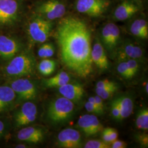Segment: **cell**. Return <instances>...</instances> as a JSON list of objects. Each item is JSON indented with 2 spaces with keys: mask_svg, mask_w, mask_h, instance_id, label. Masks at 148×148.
<instances>
[{
  "mask_svg": "<svg viewBox=\"0 0 148 148\" xmlns=\"http://www.w3.org/2000/svg\"><path fill=\"white\" fill-rule=\"evenodd\" d=\"M136 125L138 129L147 131L148 130V108H144L138 113L136 120Z\"/></svg>",
  "mask_w": 148,
  "mask_h": 148,
  "instance_id": "24",
  "label": "cell"
},
{
  "mask_svg": "<svg viewBox=\"0 0 148 148\" xmlns=\"http://www.w3.org/2000/svg\"><path fill=\"white\" fill-rule=\"evenodd\" d=\"M37 115L36 106L30 101H27L21 106L15 116L16 125L18 127L27 126L35 121Z\"/></svg>",
  "mask_w": 148,
  "mask_h": 148,
  "instance_id": "12",
  "label": "cell"
},
{
  "mask_svg": "<svg viewBox=\"0 0 148 148\" xmlns=\"http://www.w3.org/2000/svg\"><path fill=\"white\" fill-rule=\"evenodd\" d=\"M56 68V62L49 59L42 60L38 66L39 72L43 76H48L53 74Z\"/></svg>",
  "mask_w": 148,
  "mask_h": 148,
  "instance_id": "23",
  "label": "cell"
},
{
  "mask_svg": "<svg viewBox=\"0 0 148 148\" xmlns=\"http://www.w3.org/2000/svg\"><path fill=\"white\" fill-rule=\"evenodd\" d=\"M115 56L119 62L126 61L130 59L139 60L143 59L144 52L140 46L127 40L117 48Z\"/></svg>",
  "mask_w": 148,
  "mask_h": 148,
  "instance_id": "11",
  "label": "cell"
},
{
  "mask_svg": "<svg viewBox=\"0 0 148 148\" xmlns=\"http://www.w3.org/2000/svg\"><path fill=\"white\" fill-rule=\"evenodd\" d=\"M120 108V121L130 116L133 110L134 104L132 99L128 95H123L118 97Z\"/></svg>",
  "mask_w": 148,
  "mask_h": 148,
  "instance_id": "21",
  "label": "cell"
},
{
  "mask_svg": "<svg viewBox=\"0 0 148 148\" xmlns=\"http://www.w3.org/2000/svg\"><path fill=\"white\" fill-rule=\"evenodd\" d=\"M85 148H111L110 144L106 143L103 140L92 139L88 140L84 146Z\"/></svg>",
  "mask_w": 148,
  "mask_h": 148,
  "instance_id": "27",
  "label": "cell"
},
{
  "mask_svg": "<svg viewBox=\"0 0 148 148\" xmlns=\"http://www.w3.org/2000/svg\"><path fill=\"white\" fill-rule=\"evenodd\" d=\"M74 103L62 97L52 101L48 106L47 117L54 123H63L68 121L74 112Z\"/></svg>",
  "mask_w": 148,
  "mask_h": 148,
  "instance_id": "4",
  "label": "cell"
},
{
  "mask_svg": "<svg viewBox=\"0 0 148 148\" xmlns=\"http://www.w3.org/2000/svg\"><path fill=\"white\" fill-rule=\"evenodd\" d=\"M118 89L117 85H115L106 88H95V92L97 95L99 96L101 99H107L112 97Z\"/></svg>",
  "mask_w": 148,
  "mask_h": 148,
  "instance_id": "25",
  "label": "cell"
},
{
  "mask_svg": "<svg viewBox=\"0 0 148 148\" xmlns=\"http://www.w3.org/2000/svg\"><path fill=\"white\" fill-rule=\"evenodd\" d=\"M16 98V93L11 86H0V112L8 109Z\"/></svg>",
  "mask_w": 148,
  "mask_h": 148,
  "instance_id": "19",
  "label": "cell"
},
{
  "mask_svg": "<svg viewBox=\"0 0 148 148\" xmlns=\"http://www.w3.org/2000/svg\"><path fill=\"white\" fill-rule=\"evenodd\" d=\"M62 63L81 77L93 71L91 57V32L84 21L68 16L59 21L55 32Z\"/></svg>",
  "mask_w": 148,
  "mask_h": 148,
  "instance_id": "1",
  "label": "cell"
},
{
  "mask_svg": "<svg viewBox=\"0 0 148 148\" xmlns=\"http://www.w3.org/2000/svg\"><path fill=\"white\" fill-rule=\"evenodd\" d=\"M55 52V47L52 43H47L46 58L52 57Z\"/></svg>",
  "mask_w": 148,
  "mask_h": 148,
  "instance_id": "37",
  "label": "cell"
},
{
  "mask_svg": "<svg viewBox=\"0 0 148 148\" xmlns=\"http://www.w3.org/2000/svg\"><path fill=\"white\" fill-rule=\"evenodd\" d=\"M116 85V84L109 79H106L98 81L96 84V88H103Z\"/></svg>",
  "mask_w": 148,
  "mask_h": 148,
  "instance_id": "30",
  "label": "cell"
},
{
  "mask_svg": "<svg viewBox=\"0 0 148 148\" xmlns=\"http://www.w3.org/2000/svg\"><path fill=\"white\" fill-rule=\"evenodd\" d=\"M77 125L87 136L97 134L103 131V126L94 115L86 114L79 117Z\"/></svg>",
  "mask_w": 148,
  "mask_h": 148,
  "instance_id": "14",
  "label": "cell"
},
{
  "mask_svg": "<svg viewBox=\"0 0 148 148\" xmlns=\"http://www.w3.org/2000/svg\"><path fill=\"white\" fill-rule=\"evenodd\" d=\"M21 14V4L17 0H0V25L14 24Z\"/></svg>",
  "mask_w": 148,
  "mask_h": 148,
  "instance_id": "6",
  "label": "cell"
},
{
  "mask_svg": "<svg viewBox=\"0 0 148 148\" xmlns=\"http://www.w3.org/2000/svg\"><path fill=\"white\" fill-rule=\"evenodd\" d=\"M35 14L53 21L61 18L66 12V7L58 0H46L38 2L35 7Z\"/></svg>",
  "mask_w": 148,
  "mask_h": 148,
  "instance_id": "5",
  "label": "cell"
},
{
  "mask_svg": "<svg viewBox=\"0 0 148 148\" xmlns=\"http://www.w3.org/2000/svg\"><path fill=\"white\" fill-rule=\"evenodd\" d=\"M139 11V6L132 1L125 0L117 6L114 11L113 17L119 21H125L130 19Z\"/></svg>",
  "mask_w": 148,
  "mask_h": 148,
  "instance_id": "15",
  "label": "cell"
},
{
  "mask_svg": "<svg viewBox=\"0 0 148 148\" xmlns=\"http://www.w3.org/2000/svg\"><path fill=\"white\" fill-rule=\"evenodd\" d=\"M102 132V139L106 143L110 144L111 143V141H110V137L109 135V133L108 131L107 128H106L105 129H103Z\"/></svg>",
  "mask_w": 148,
  "mask_h": 148,
  "instance_id": "38",
  "label": "cell"
},
{
  "mask_svg": "<svg viewBox=\"0 0 148 148\" xmlns=\"http://www.w3.org/2000/svg\"><path fill=\"white\" fill-rule=\"evenodd\" d=\"M107 130L109 133V135L111 143L114 142V140L117 139V138L119 136L118 132L116 130L113 128H110V127H107Z\"/></svg>",
  "mask_w": 148,
  "mask_h": 148,
  "instance_id": "34",
  "label": "cell"
},
{
  "mask_svg": "<svg viewBox=\"0 0 148 148\" xmlns=\"http://www.w3.org/2000/svg\"><path fill=\"white\" fill-rule=\"evenodd\" d=\"M53 27V21L35 14L32 16L27 27L30 39L33 42H45L52 32Z\"/></svg>",
  "mask_w": 148,
  "mask_h": 148,
  "instance_id": "3",
  "label": "cell"
},
{
  "mask_svg": "<svg viewBox=\"0 0 148 148\" xmlns=\"http://www.w3.org/2000/svg\"><path fill=\"white\" fill-rule=\"evenodd\" d=\"M36 60L29 52H23L11 59L5 67V73L10 77H21L32 75L35 70Z\"/></svg>",
  "mask_w": 148,
  "mask_h": 148,
  "instance_id": "2",
  "label": "cell"
},
{
  "mask_svg": "<svg viewBox=\"0 0 148 148\" xmlns=\"http://www.w3.org/2000/svg\"><path fill=\"white\" fill-rule=\"evenodd\" d=\"M85 107L86 110L89 112L98 115H101V112L97 109V108L95 107L94 105H93L92 103H90L88 101H87L86 103Z\"/></svg>",
  "mask_w": 148,
  "mask_h": 148,
  "instance_id": "32",
  "label": "cell"
},
{
  "mask_svg": "<svg viewBox=\"0 0 148 148\" xmlns=\"http://www.w3.org/2000/svg\"><path fill=\"white\" fill-rule=\"evenodd\" d=\"M101 36L104 48L110 53H116L121 37L119 27L114 23H108L102 28Z\"/></svg>",
  "mask_w": 148,
  "mask_h": 148,
  "instance_id": "8",
  "label": "cell"
},
{
  "mask_svg": "<svg viewBox=\"0 0 148 148\" xmlns=\"http://www.w3.org/2000/svg\"><path fill=\"white\" fill-rule=\"evenodd\" d=\"M130 32L133 36L147 39L148 37V23L145 19H138L133 22L130 26Z\"/></svg>",
  "mask_w": 148,
  "mask_h": 148,
  "instance_id": "20",
  "label": "cell"
},
{
  "mask_svg": "<svg viewBox=\"0 0 148 148\" xmlns=\"http://www.w3.org/2000/svg\"><path fill=\"white\" fill-rule=\"evenodd\" d=\"M17 138L21 141L36 144L42 140L44 138V132L40 128L32 126L25 127L18 132Z\"/></svg>",
  "mask_w": 148,
  "mask_h": 148,
  "instance_id": "17",
  "label": "cell"
},
{
  "mask_svg": "<svg viewBox=\"0 0 148 148\" xmlns=\"http://www.w3.org/2000/svg\"><path fill=\"white\" fill-rule=\"evenodd\" d=\"M58 143L64 148H79L81 146V136L78 131L71 128L64 129L59 133Z\"/></svg>",
  "mask_w": 148,
  "mask_h": 148,
  "instance_id": "13",
  "label": "cell"
},
{
  "mask_svg": "<svg viewBox=\"0 0 148 148\" xmlns=\"http://www.w3.org/2000/svg\"><path fill=\"white\" fill-rule=\"evenodd\" d=\"M16 148H26V146L24 144H19L16 145Z\"/></svg>",
  "mask_w": 148,
  "mask_h": 148,
  "instance_id": "40",
  "label": "cell"
},
{
  "mask_svg": "<svg viewBox=\"0 0 148 148\" xmlns=\"http://www.w3.org/2000/svg\"><path fill=\"white\" fill-rule=\"evenodd\" d=\"M58 90L61 95L73 102L80 101L85 93L81 85L69 82L59 87Z\"/></svg>",
  "mask_w": 148,
  "mask_h": 148,
  "instance_id": "18",
  "label": "cell"
},
{
  "mask_svg": "<svg viewBox=\"0 0 148 148\" xmlns=\"http://www.w3.org/2000/svg\"><path fill=\"white\" fill-rule=\"evenodd\" d=\"M111 143L110 146L112 148H125L127 147V144L124 141L120 140H115Z\"/></svg>",
  "mask_w": 148,
  "mask_h": 148,
  "instance_id": "35",
  "label": "cell"
},
{
  "mask_svg": "<svg viewBox=\"0 0 148 148\" xmlns=\"http://www.w3.org/2000/svg\"><path fill=\"white\" fill-rule=\"evenodd\" d=\"M138 142L143 147H148V136L146 133L139 134L137 136Z\"/></svg>",
  "mask_w": 148,
  "mask_h": 148,
  "instance_id": "31",
  "label": "cell"
},
{
  "mask_svg": "<svg viewBox=\"0 0 148 148\" xmlns=\"http://www.w3.org/2000/svg\"><path fill=\"white\" fill-rule=\"evenodd\" d=\"M22 44L15 37L0 35V57L5 60H11L21 51Z\"/></svg>",
  "mask_w": 148,
  "mask_h": 148,
  "instance_id": "10",
  "label": "cell"
},
{
  "mask_svg": "<svg viewBox=\"0 0 148 148\" xmlns=\"http://www.w3.org/2000/svg\"><path fill=\"white\" fill-rule=\"evenodd\" d=\"M95 98L97 106H98L99 110L101 111V114H103L104 113V103L103 101V99H101L99 96L97 95L95 97Z\"/></svg>",
  "mask_w": 148,
  "mask_h": 148,
  "instance_id": "36",
  "label": "cell"
},
{
  "mask_svg": "<svg viewBox=\"0 0 148 148\" xmlns=\"http://www.w3.org/2000/svg\"><path fill=\"white\" fill-rule=\"evenodd\" d=\"M91 57L93 63L99 69L102 70L108 69L109 61L105 48L98 38H95V42L92 48Z\"/></svg>",
  "mask_w": 148,
  "mask_h": 148,
  "instance_id": "16",
  "label": "cell"
},
{
  "mask_svg": "<svg viewBox=\"0 0 148 148\" xmlns=\"http://www.w3.org/2000/svg\"><path fill=\"white\" fill-rule=\"evenodd\" d=\"M117 71L123 78L130 79L132 78L133 76L131 73L130 69L127 65L126 61H122L119 62L117 67Z\"/></svg>",
  "mask_w": 148,
  "mask_h": 148,
  "instance_id": "26",
  "label": "cell"
},
{
  "mask_svg": "<svg viewBox=\"0 0 148 148\" xmlns=\"http://www.w3.org/2000/svg\"><path fill=\"white\" fill-rule=\"evenodd\" d=\"M127 64V65L131 71L133 77L137 73L139 69V64L138 61L134 59H130L126 60Z\"/></svg>",
  "mask_w": 148,
  "mask_h": 148,
  "instance_id": "29",
  "label": "cell"
},
{
  "mask_svg": "<svg viewBox=\"0 0 148 148\" xmlns=\"http://www.w3.org/2000/svg\"><path fill=\"white\" fill-rule=\"evenodd\" d=\"M11 88L22 101H29L36 98L37 89L35 84L27 79L19 78L12 81Z\"/></svg>",
  "mask_w": 148,
  "mask_h": 148,
  "instance_id": "9",
  "label": "cell"
},
{
  "mask_svg": "<svg viewBox=\"0 0 148 148\" xmlns=\"http://www.w3.org/2000/svg\"><path fill=\"white\" fill-rule=\"evenodd\" d=\"M47 43H45L42 45L38 50V56L41 58H46Z\"/></svg>",
  "mask_w": 148,
  "mask_h": 148,
  "instance_id": "33",
  "label": "cell"
},
{
  "mask_svg": "<svg viewBox=\"0 0 148 148\" xmlns=\"http://www.w3.org/2000/svg\"><path fill=\"white\" fill-rule=\"evenodd\" d=\"M5 131V123L0 120V137H1L4 134Z\"/></svg>",
  "mask_w": 148,
  "mask_h": 148,
  "instance_id": "39",
  "label": "cell"
},
{
  "mask_svg": "<svg viewBox=\"0 0 148 148\" xmlns=\"http://www.w3.org/2000/svg\"><path fill=\"white\" fill-rule=\"evenodd\" d=\"M148 83H147V84L145 85V91L147 92V93H148Z\"/></svg>",
  "mask_w": 148,
  "mask_h": 148,
  "instance_id": "41",
  "label": "cell"
},
{
  "mask_svg": "<svg viewBox=\"0 0 148 148\" xmlns=\"http://www.w3.org/2000/svg\"><path fill=\"white\" fill-rule=\"evenodd\" d=\"M109 5L108 0H76L75 8L79 13L98 17L105 13Z\"/></svg>",
  "mask_w": 148,
  "mask_h": 148,
  "instance_id": "7",
  "label": "cell"
},
{
  "mask_svg": "<svg viewBox=\"0 0 148 148\" xmlns=\"http://www.w3.org/2000/svg\"><path fill=\"white\" fill-rule=\"evenodd\" d=\"M111 112L112 116L115 119L120 121V108L118 97L111 103Z\"/></svg>",
  "mask_w": 148,
  "mask_h": 148,
  "instance_id": "28",
  "label": "cell"
},
{
  "mask_svg": "<svg viewBox=\"0 0 148 148\" xmlns=\"http://www.w3.org/2000/svg\"><path fill=\"white\" fill-rule=\"evenodd\" d=\"M70 77L69 74L66 72L62 71L59 73L52 77L44 79V85L49 88H59L63 85L69 83Z\"/></svg>",
  "mask_w": 148,
  "mask_h": 148,
  "instance_id": "22",
  "label": "cell"
}]
</instances>
